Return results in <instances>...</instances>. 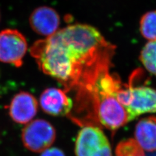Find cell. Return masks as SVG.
<instances>
[{"instance_id":"obj_1","label":"cell","mask_w":156,"mask_h":156,"mask_svg":"<svg viewBox=\"0 0 156 156\" xmlns=\"http://www.w3.org/2000/svg\"><path fill=\"white\" fill-rule=\"evenodd\" d=\"M115 50L96 28L76 23L36 41L29 51L43 73L66 91L77 90L84 100L99 77L108 72Z\"/></svg>"},{"instance_id":"obj_2","label":"cell","mask_w":156,"mask_h":156,"mask_svg":"<svg viewBox=\"0 0 156 156\" xmlns=\"http://www.w3.org/2000/svg\"><path fill=\"white\" fill-rule=\"evenodd\" d=\"M120 87L119 80L107 72L96 80L88 96L92 100L94 113L100 123L112 131L129 122L126 109L116 98V92Z\"/></svg>"},{"instance_id":"obj_3","label":"cell","mask_w":156,"mask_h":156,"mask_svg":"<svg viewBox=\"0 0 156 156\" xmlns=\"http://www.w3.org/2000/svg\"><path fill=\"white\" fill-rule=\"evenodd\" d=\"M117 100L122 104L131 122L145 113H156V90L146 86L129 87L116 92Z\"/></svg>"},{"instance_id":"obj_4","label":"cell","mask_w":156,"mask_h":156,"mask_svg":"<svg viewBox=\"0 0 156 156\" xmlns=\"http://www.w3.org/2000/svg\"><path fill=\"white\" fill-rule=\"evenodd\" d=\"M76 156H112L110 143L98 127L86 126L78 133L75 144Z\"/></svg>"},{"instance_id":"obj_5","label":"cell","mask_w":156,"mask_h":156,"mask_svg":"<svg viewBox=\"0 0 156 156\" xmlns=\"http://www.w3.org/2000/svg\"><path fill=\"white\" fill-rule=\"evenodd\" d=\"M55 138L54 127L44 119L31 121L24 127L22 132V140L24 146L36 153H42L50 148Z\"/></svg>"},{"instance_id":"obj_6","label":"cell","mask_w":156,"mask_h":156,"mask_svg":"<svg viewBox=\"0 0 156 156\" xmlns=\"http://www.w3.org/2000/svg\"><path fill=\"white\" fill-rule=\"evenodd\" d=\"M27 50V42L16 29H7L0 32V61L20 67Z\"/></svg>"},{"instance_id":"obj_7","label":"cell","mask_w":156,"mask_h":156,"mask_svg":"<svg viewBox=\"0 0 156 156\" xmlns=\"http://www.w3.org/2000/svg\"><path fill=\"white\" fill-rule=\"evenodd\" d=\"M40 105L46 113L55 116H63L70 113L73 101L62 90L49 88L42 92Z\"/></svg>"},{"instance_id":"obj_8","label":"cell","mask_w":156,"mask_h":156,"mask_svg":"<svg viewBox=\"0 0 156 156\" xmlns=\"http://www.w3.org/2000/svg\"><path fill=\"white\" fill-rule=\"evenodd\" d=\"M38 101L32 94L22 91L14 95L9 106V114L13 121L26 124L35 116Z\"/></svg>"},{"instance_id":"obj_9","label":"cell","mask_w":156,"mask_h":156,"mask_svg":"<svg viewBox=\"0 0 156 156\" xmlns=\"http://www.w3.org/2000/svg\"><path fill=\"white\" fill-rule=\"evenodd\" d=\"M60 16L55 9L47 6L35 9L29 18L33 30L38 35L48 37L58 30Z\"/></svg>"},{"instance_id":"obj_10","label":"cell","mask_w":156,"mask_h":156,"mask_svg":"<svg viewBox=\"0 0 156 156\" xmlns=\"http://www.w3.org/2000/svg\"><path fill=\"white\" fill-rule=\"evenodd\" d=\"M135 141L143 150L156 151V118L149 116L136 124L135 131Z\"/></svg>"},{"instance_id":"obj_11","label":"cell","mask_w":156,"mask_h":156,"mask_svg":"<svg viewBox=\"0 0 156 156\" xmlns=\"http://www.w3.org/2000/svg\"><path fill=\"white\" fill-rule=\"evenodd\" d=\"M140 59L146 69L156 76V41L146 44L141 50Z\"/></svg>"},{"instance_id":"obj_12","label":"cell","mask_w":156,"mask_h":156,"mask_svg":"<svg viewBox=\"0 0 156 156\" xmlns=\"http://www.w3.org/2000/svg\"><path fill=\"white\" fill-rule=\"evenodd\" d=\"M140 32L149 41H156V11L145 13L140 21Z\"/></svg>"},{"instance_id":"obj_13","label":"cell","mask_w":156,"mask_h":156,"mask_svg":"<svg viewBox=\"0 0 156 156\" xmlns=\"http://www.w3.org/2000/svg\"><path fill=\"white\" fill-rule=\"evenodd\" d=\"M143 149L135 140H128L120 143L116 148V156H144Z\"/></svg>"},{"instance_id":"obj_14","label":"cell","mask_w":156,"mask_h":156,"mask_svg":"<svg viewBox=\"0 0 156 156\" xmlns=\"http://www.w3.org/2000/svg\"><path fill=\"white\" fill-rule=\"evenodd\" d=\"M41 156H65V154L59 148H49L42 152Z\"/></svg>"}]
</instances>
